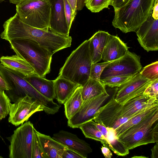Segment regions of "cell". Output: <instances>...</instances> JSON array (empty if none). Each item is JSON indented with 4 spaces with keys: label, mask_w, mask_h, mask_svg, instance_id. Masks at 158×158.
<instances>
[{
    "label": "cell",
    "mask_w": 158,
    "mask_h": 158,
    "mask_svg": "<svg viewBox=\"0 0 158 158\" xmlns=\"http://www.w3.org/2000/svg\"><path fill=\"white\" fill-rule=\"evenodd\" d=\"M1 38L8 41L13 39L34 40L52 55L71 45V36L57 33L50 29H42L30 26L22 22L17 14L6 21Z\"/></svg>",
    "instance_id": "6da1fadb"
},
{
    "label": "cell",
    "mask_w": 158,
    "mask_h": 158,
    "mask_svg": "<svg viewBox=\"0 0 158 158\" xmlns=\"http://www.w3.org/2000/svg\"><path fill=\"white\" fill-rule=\"evenodd\" d=\"M0 75L11 89L6 90L5 94L11 102H14L27 95L40 104L47 114L52 113L56 108L57 103L39 93L24 79L25 76L6 68L1 63Z\"/></svg>",
    "instance_id": "7a4b0ae2"
},
{
    "label": "cell",
    "mask_w": 158,
    "mask_h": 158,
    "mask_svg": "<svg viewBox=\"0 0 158 158\" xmlns=\"http://www.w3.org/2000/svg\"><path fill=\"white\" fill-rule=\"evenodd\" d=\"M154 0H129L114 10L113 26L123 32H135L152 15Z\"/></svg>",
    "instance_id": "3957f363"
},
{
    "label": "cell",
    "mask_w": 158,
    "mask_h": 158,
    "mask_svg": "<svg viewBox=\"0 0 158 158\" xmlns=\"http://www.w3.org/2000/svg\"><path fill=\"white\" fill-rule=\"evenodd\" d=\"M16 55L26 61L39 76L44 77L50 71L52 54L35 41L29 39L10 40Z\"/></svg>",
    "instance_id": "277c9868"
},
{
    "label": "cell",
    "mask_w": 158,
    "mask_h": 158,
    "mask_svg": "<svg viewBox=\"0 0 158 158\" xmlns=\"http://www.w3.org/2000/svg\"><path fill=\"white\" fill-rule=\"evenodd\" d=\"M89 45V40H86L71 52L60 69L59 76L79 86L87 82L92 64Z\"/></svg>",
    "instance_id": "5b68a950"
},
{
    "label": "cell",
    "mask_w": 158,
    "mask_h": 158,
    "mask_svg": "<svg viewBox=\"0 0 158 158\" xmlns=\"http://www.w3.org/2000/svg\"><path fill=\"white\" fill-rule=\"evenodd\" d=\"M158 109L118 137L129 150L150 143H158Z\"/></svg>",
    "instance_id": "8992f818"
},
{
    "label": "cell",
    "mask_w": 158,
    "mask_h": 158,
    "mask_svg": "<svg viewBox=\"0 0 158 158\" xmlns=\"http://www.w3.org/2000/svg\"><path fill=\"white\" fill-rule=\"evenodd\" d=\"M16 11L24 23L37 28H49L51 12L49 0H26L16 5Z\"/></svg>",
    "instance_id": "52a82bcc"
},
{
    "label": "cell",
    "mask_w": 158,
    "mask_h": 158,
    "mask_svg": "<svg viewBox=\"0 0 158 158\" xmlns=\"http://www.w3.org/2000/svg\"><path fill=\"white\" fill-rule=\"evenodd\" d=\"M34 127L27 121L14 131L10 138L9 157L32 158V144Z\"/></svg>",
    "instance_id": "ba28073f"
},
{
    "label": "cell",
    "mask_w": 158,
    "mask_h": 158,
    "mask_svg": "<svg viewBox=\"0 0 158 158\" xmlns=\"http://www.w3.org/2000/svg\"><path fill=\"white\" fill-rule=\"evenodd\" d=\"M118 88V87L116 88L109 101L99 108L93 119L97 123L114 130L133 117H127L123 115V105L117 102L115 99Z\"/></svg>",
    "instance_id": "9c48e42d"
},
{
    "label": "cell",
    "mask_w": 158,
    "mask_h": 158,
    "mask_svg": "<svg viewBox=\"0 0 158 158\" xmlns=\"http://www.w3.org/2000/svg\"><path fill=\"white\" fill-rule=\"evenodd\" d=\"M142 68L140 57L129 51L122 57L110 63L103 70L100 79L115 76H133Z\"/></svg>",
    "instance_id": "30bf717a"
},
{
    "label": "cell",
    "mask_w": 158,
    "mask_h": 158,
    "mask_svg": "<svg viewBox=\"0 0 158 158\" xmlns=\"http://www.w3.org/2000/svg\"><path fill=\"white\" fill-rule=\"evenodd\" d=\"M43 111L40 105L28 95L21 98L12 104L8 122L15 126L27 121L35 112Z\"/></svg>",
    "instance_id": "8fae6325"
},
{
    "label": "cell",
    "mask_w": 158,
    "mask_h": 158,
    "mask_svg": "<svg viewBox=\"0 0 158 158\" xmlns=\"http://www.w3.org/2000/svg\"><path fill=\"white\" fill-rule=\"evenodd\" d=\"M109 96L107 91L84 101L79 110L68 119V125L73 128H79L82 124L93 120L96 112Z\"/></svg>",
    "instance_id": "7c38bea8"
},
{
    "label": "cell",
    "mask_w": 158,
    "mask_h": 158,
    "mask_svg": "<svg viewBox=\"0 0 158 158\" xmlns=\"http://www.w3.org/2000/svg\"><path fill=\"white\" fill-rule=\"evenodd\" d=\"M151 81L138 73L118 87L115 99L123 105L131 98L143 94Z\"/></svg>",
    "instance_id": "4fadbf2b"
},
{
    "label": "cell",
    "mask_w": 158,
    "mask_h": 158,
    "mask_svg": "<svg viewBox=\"0 0 158 158\" xmlns=\"http://www.w3.org/2000/svg\"><path fill=\"white\" fill-rule=\"evenodd\" d=\"M135 32L139 43L145 50H158V19L150 15Z\"/></svg>",
    "instance_id": "5bb4252c"
},
{
    "label": "cell",
    "mask_w": 158,
    "mask_h": 158,
    "mask_svg": "<svg viewBox=\"0 0 158 158\" xmlns=\"http://www.w3.org/2000/svg\"><path fill=\"white\" fill-rule=\"evenodd\" d=\"M52 138L66 147L73 150L86 158L92 152L90 145L76 135L64 130L60 131L53 134Z\"/></svg>",
    "instance_id": "9a60e30c"
},
{
    "label": "cell",
    "mask_w": 158,
    "mask_h": 158,
    "mask_svg": "<svg viewBox=\"0 0 158 158\" xmlns=\"http://www.w3.org/2000/svg\"><path fill=\"white\" fill-rule=\"evenodd\" d=\"M49 0L51 12L49 28L57 33L69 36L70 29L65 15L64 0Z\"/></svg>",
    "instance_id": "2e32d148"
},
{
    "label": "cell",
    "mask_w": 158,
    "mask_h": 158,
    "mask_svg": "<svg viewBox=\"0 0 158 158\" xmlns=\"http://www.w3.org/2000/svg\"><path fill=\"white\" fill-rule=\"evenodd\" d=\"M158 104V98L149 97L142 94L123 104V114L125 116H133L148 107Z\"/></svg>",
    "instance_id": "e0dca14e"
},
{
    "label": "cell",
    "mask_w": 158,
    "mask_h": 158,
    "mask_svg": "<svg viewBox=\"0 0 158 158\" xmlns=\"http://www.w3.org/2000/svg\"><path fill=\"white\" fill-rule=\"evenodd\" d=\"M128 48L119 37L110 35L103 51L102 60L103 62L114 61L124 56Z\"/></svg>",
    "instance_id": "ac0fdd59"
},
{
    "label": "cell",
    "mask_w": 158,
    "mask_h": 158,
    "mask_svg": "<svg viewBox=\"0 0 158 158\" xmlns=\"http://www.w3.org/2000/svg\"><path fill=\"white\" fill-rule=\"evenodd\" d=\"M35 131L46 158H62L66 146L49 135L40 133L35 128Z\"/></svg>",
    "instance_id": "d6986e66"
},
{
    "label": "cell",
    "mask_w": 158,
    "mask_h": 158,
    "mask_svg": "<svg viewBox=\"0 0 158 158\" xmlns=\"http://www.w3.org/2000/svg\"><path fill=\"white\" fill-rule=\"evenodd\" d=\"M110 35L107 32L99 31L89 39L92 64L98 63L102 60L103 51Z\"/></svg>",
    "instance_id": "ffe728a7"
},
{
    "label": "cell",
    "mask_w": 158,
    "mask_h": 158,
    "mask_svg": "<svg viewBox=\"0 0 158 158\" xmlns=\"http://www.w3.org/2000/svg\"><path fill=\"white\" fill-rule=\"evenodd\" d=\"M1 64L10 69L20 73L25 77L35 73L34 69L24 59L17 55L11 56H2L0 58Z\"/></svg>",
    "instance_id": "44dd1931"
},
{
    "label": "cell",
    "mask_w": 158,
    "mask_h": 158,
    "mask_svg": "<svg viewBox=\"0 0 158 158\" xmlns=\"http://www.w3.org/2000/svg\"><path fill=\"white\" fill-rule=\"evenodd\" d=\"M54 85L55 98L61 104H64L79 86L60 76L54 80Z\"/></svg>",
    "instance_id": "7402d4cb"
},
{
    "label": "cell",
    "mask_w": 158,
    "mask_h": 158,
    "mask_svg": "<svg viewBox=\"0 0 158 158\" xmlns=\"http://www.w3.org/2000/svg\"><path fill=\"white\" fill-rule=\"evenodd\" d=\"M24 79L42 95L53 100L55 96L54 80H47L35 73L31 76L24 77Z\"/></svg>",
    "instance_id": "603a6c76"
},
{
    "label": "cell",
    "mask_w": 158,
    "mask_h": 158,
    "mask_svg": "<svg viewBox=\"0 0 158 158\" xmlns=\"http://www.w3.org/2000/svg\"><path fill=\"white\" fill-rule=\"evenodd\" d=\"M82 86L81 93L83 101L97 97L107 92L106 86L100 81L90 77Z\"/></svg>",
    "instance_id": "cb8c5ba5"
},
{
    "label": "cell",
    "mask_w": 158,
    "mask_h": 158,
    "mask_svg": "<svg viewBox=\"0 0 158 158\" xmlns=\"http://www.w3.org/2000/svg\"><path fill=\"white\" fill-rule=\"evenodd\" d=\"M82 86H79L64 103V113L69 119L79 110L83 100L81 95Z\"/></svg>",
    "instance_id": "d4e9b609"
},
{
    "label": "cell",
    "mask_w": 158,
    "mask_h": 158,
    "mask_svg": "<svg viewBox=\"0 0 158 158\" xmlns=\"http://www.w3.org/2000/svg\"><path fill=\"white\" fill-rule=\"evenodd\" d=\"M158 109V104L148 107L128 120L114 130L118 137L128 128L138 124L143 119Z\"/></svg>",
    "instance_id": "484cf974"
},
{
    "label": "cell",
    "mask_w": 158,
    "mask_h": 158,
    "mask_svg": "<svg viewBox=\"0 0 158 158\" xmlns=\"http://www.w3.org/2000/svg\"><path fill=\"white\" fill-rule=\"evenodd\" d=\"M107 132L105 138L107 142L110 149L116 155L125 156L129 153V150L117 136L114 130L107 127Z\"/></svg>",
    "instance_id": "4316f807"
},
{
    "label": "cell",
    "mask_w": 158,
    "mask_h": 158,
    "mask_svg": "<svg viewBox=\"0 0 158 158\" xmlns=\"http://www.w3.org/2000/svg\"><path fill=\"white\" fill-rule=\"evenodd\" d=\"M86 138L99 141L103 146L110 149L107 142L101 132L95 124V122L90 120L82 124L79 127Z\"/></svg>",
    "instance_id": "83f0119b"
},
{
    "label": "cell",
    "mask_w": 158,
    "mask_h": 158,
    "mask_svg": "<svg viewBox=\"0 0 158 158\" xmlns=\"http://www.w3.org/2000/svg\"><path fill=\"white\" fill-rule=\"evenodd\" d=\"M140 73L150 81L158 79V61L148 64L141 70Z\"/></svg>",
    "instance_id": "f1b7e54d"
},
{
    "label": "cell",
    "mask_w": 158,
    "mask_h": 158,
    "mask_svg": "<svg viewBox=\"0 0 158 158\" xmlns=\"http://www.w3.org/2000/svg\"><path fill=\"white\" fill-rule=\"evenodd\" d=\"M111 0H85V6L91 12H98L110 5Z\"/></svg>",
    "instance_id": "f546056e"
},
{
    "label": "cell",
    "mask_w": 158,
    "mask_h": 158,
    "mask_svg": "<svg viewBox=\"0 0 158 158\" xmlns=\"http://www.w3.org/2000/svg\"><path fill=\"white\" fill-rule=\"evenodd\" d=\"M132 77L115 76L100 79V81L105 86L111 88L118 87Z\"/></svg>",
    "instance_id": "4dcf8cb0"
},
{
    "label": "cell",
    "mask_w": 158,
    "mask_h": 158,
    "mask_svg": "<svg viewBox=\"0 0 158 158\" xmlns=\"http://www.w3.org/2000/svg\"><path fill=\"white\" fill-rule=\"evenodd\" d=\"M11 102L4 91L0 90V121L9 114Z\"/></svg>",
    "instance_id": "1f68e13d"
},
{
    "label": "cell",
    "mask_w": 158,
    "mask_h": 158,
    "mask_svg": "<svg viewBox=\"0 0 158 158\" xmlns=\"http://www.w3.org/2000/svg\"><path fill=\"white\" fill-rule=\"evenodd\" d=\"M113 61L92 64L91 67L89 77L100 81V76L103 70Z\"/></svg>",
    "instance_id": "d6a6232c"
},
{
    "label": "cell",
    "mask_w": 158,
    "mask_h": 158,
    "mask_svg": "<svg viewBox=\"0 0 158 158\" xmlns=\"http://www.w3.org/2000/svg\"><path fill=\"white\" fill-rule=\"evenodd\" d=\"M32 158H46L41 147L35 128L32 144Z\"/></svg>",
    "instance_id": "836d02e7"
},
{
    "label": "cell",
    "mask_w": 158,
    "mask_h": 158,
    "mask_svg": "<svg viewBox=\"0 0 158 158\" xmlns=\"http://www.w3.org/2000/svg\"><path fill=\"white\" fill-rule=\"evenodd\" d=\"M143 94L149 97L158 98V79L151 81Z\"/></svg>",
    "instance_id": "e575fe53"
},
{
    "label": "cell",
    "mask_w": 158,
    "mask_h": 158,
    "mask_svg": "<svg viewBox=\"0 0 158 158\" xmlns=\"http://www.w3.org/2000/svg\"><path fill=\"white\" fill-rule=\"evenodd\" d=\"M64 11L65 18L69 27L70 30L71 27L75 17L73 13L71 7L66 0H64Z\"/></svg>",
    "instance_id": "d590c367"
},
{
    "label": "cell",
    "mask_w": 158,
    "mask_h": 158,
    "mask_svg": "<svg viewBox=\"0 0 158 158\" xmlns=\"http://www.w3.org/2000/svg\"><path fill=\"white\" fill-rule=\"evenodd\" d=\"M62 158H83L78 153L66 147L64 149Z\"/></svg>",
    "instance_id": "8d00e7d4"
},
{
    "label": "cell",
    "mask_w": 158,
    "mask_h": 158,
    "mask_svg": "<svg viewBox=\"0 0 158 158\" xmlns=\"http://www.w3.org/2000/svg\"><path fill=\"white\" fill-rule=\"evenodd\" d=\"M129 0H111L110 5L114 8V10H117L124 5Z\"/></svg>",
    "instance_id": "74e56055"
},
{
    "label": "cell",
    "mask_w": 158,
    "mask_h": 158,
    "mask_svg": "<svg viewBox=\"0 0 158 158\" xmlns=\"http://www.w3.org/2000/svg\"><path fill=\"white\" fill-rule=\"evenodd\" d=\"M152 16L154 19H158V0H154Z\"/></svg>",
    "instance_id": "f35d334b"
},
{
    "label": "cell",
    "mask_w": 158,
    "mask_h": 158,
    "mask_svg": "<svg viewBox=\"0 0 158 158\" xmlns=\"http://www.w3.org/2000/svg\"><path fill=\"white\" fill-rule=\"evenodd\" d=\"M102 152L105 157L106 158H111L112 156V154L108 147L102 146L101 148Z\"/></svg>",
    "instance_id": "ab89813d"
},
{
    "label": "cell",
    "mask_w": 158,
    "mask_h": 158,
    "mask_svg": "<svg viewBox=\"0 0 158 158\" xmlns=\"http://www.w3.org/2000/svg\"><path fill=\"white\" fill-rule=\"evenodd\" d=\"M11 89L3 78L0 75V90L4 91Z\"/></svg>",
    "instance_id": "60d3db41"
},
{
    "label": "cell",
    "mask_w": 158,
    "mask_h": 158,
    "mask_svg": "<svg viewBox=\"0 0 158 158\" xmlns=\"http://www.w3.org/2000/svg\"><path fill=\"white\" fill-rule=\"evenodd\" d=\"M71 6L73 14L76 16L77 11V0H66Z\"/></svg>",
    "instance_id": "b9f144b4"
},
{
    "label": "cell",
    "mask_w": 158,
    "mask_h": 158,
    "mask_svg": "<svg viewBox=\"0 0 158 158\" xmlns=\"http://www.w3.org/2000/svg\"><path fill=\"white\" fill-rule=\"evenodd\" d=\"M154 147L151 149V158H158V143H156Z\"/></svg>",
    "instance_id": "7bdbcfd3"
},
{
    "label": "cell",
    "mask_w": 158,
    "mask_h": 158,
    "mask_svg": "<svg viewBox=\"0 0 158 158\" xmlns=\"http://www.w3.org/2000/svg\"><path fill=\"white\" fill-rule=\"evenodd\" d=\"M85 0H77V10H82L85 6Z\"/></svg>",
    "instance_id": "ee69618b"
},
{
    "label": "cell",
    "mask_w": 158,
    "mask_h": 158,
    "mask_svg": "<svg viewBox=\"0 0 158 158\" xmlns=\"http://www.w3.org/2000/svg\"><path fill=\"white\" fill-rule=\"evenodd\" d=\"M26 0H9L10 2L16 5L20 4Z\"/></svg>",
    "instance_id": "f6af8a7d"
},
{
    "label": "cell",
    "mask_w": 158,
    "mask_h": 158,
    "mask_svg": "<svg viewBox=\"0 0 158 158\" xmlns=\"http://www.w3.org/2000/svg\"><path fill=\"white\" fill-rule=\"evenodd\" d=\"M5 0H0V2H2L4 1Z\"/></svg>",
    "instance_id": "bcb514c9"
}]
</instances>
